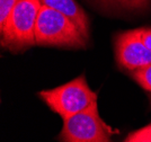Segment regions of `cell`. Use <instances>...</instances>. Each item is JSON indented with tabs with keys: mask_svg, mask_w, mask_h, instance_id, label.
<instances>
[{
	"mask_svg": "<svg viewBox=\"0 0 151 142\" xmlns=\"http://www.w3.org/2000/svg\"><path fill=\"white\" fill-rule=\"evenodd\" d=\"M42 5L53 8L71 19L79 28L82 36L89 38V20L85 10L75 0H40Z\"/></svg>",
	"mask_w": 151,
	"mask_h": 142,
	"instance_id": "cell-6",
	"label": "cell"
},
{
	"mask_svg": "<svg viewBox=\"0 0 151 142\" xmlns=\"http://www.w3.org/2000/svg\"><path fill=\"white\" fill-rule=\"evenodd\" d=\"M60 142H112L111 130L101 120L98 104L63 120Z\"/></svg>",
	"mask_w": 151,
	"mask_h": 142,
	"instance_id": "cell-4",
	"label": "cell"
},
{
	"mask_svg": "<svg viewBox=\"0 0 151 142\" xmlns=\"http://www.w3.org/2000/svg\"><path fill=\"white\" fill-rule=\"evenodd\" d=\"M139 38L143 42L145 46L151 51V28L150 27H143L135 30Z\"/></svg>",
	"mask_w": 151,
	"mask_h": 142,
	"instance_id": "cell-11",
	"label": "cell"
},
{
	"mask_svg": "<svg viewBox=\"0 0 151 142\" xmlns=\"http://www.w3.org/2000/svg\"><path fill=\"white\" fill-rule=\"evenodd\" d=\"M38 96L51 111L57 113L63 120L87 111L89 107L97 104L98 98L97 94L88 86L83 74L62 86L41 90Z\"/></svg>",
	"mask_w": 151,
	"mask_h": 142,
	"instance_id": "cell-3",
	"label": "cell"
},
{
	"mask_svg": "<svg viewBox=\"0 0 151 142\" xmlns=\"http://www.w3.org/2000/svg\"><path fill=\"white\" fill-rule=\"evenodd\" d=\"M96 2L108 8H116L124 10H140L149 6L150 0H96Z\"/></svg>",
	"mask_w": 151,
	"mask_h": 142,
	"instance_id": "cell-7",
	"label": "cell"
},
{
	"mask_svg": "<svg viewBox=\"0 0 151 142\" xmlns=\"http://www.w3.org/2000/svg\"><path fill=\"white\" fill-rule=\"evenodd\" d=\"M40 0H20L0 27L1 44L13 53L22 52L36 45L35 30L40 9Z\"/></svg>",
	"mask_w": 151,
	"mask_h": 142,
	"instance_id": "cell-2",
	"label": "cell"
},
{
	"mask_svg": "<svg viewBox=\"0 0 151 142\" xmlns=\"http://www.w3.org/2000/svg\"><path fill=\"white\" fill-rule=\"evenodd\" d=\"M35 41L41 46L68 49H85L88 42L71 19L44 5L38 12Z\"/></svg>",
	"mask_w": 151,
	"mask_h": 142,
	"instance_id": "cell-1",
	"label": "cell"
},
{
	"mask_svg": "<svg viewBox=\"0 0 151 142\" xmlns=\"http://www.w3.org/2000/svg\"><path fill=\"white\" fill-rule=\"evenodd\" d=\"M20 0H0V27L6 23L9 15Z\"/></svg>",
	"mask_w": 151,
	"mask_h": 142,
	"instance_id": "cell-10",
	"label": "cell"
},
{
	"mask_svg": "<svg viewBox=\"0 0 151 142\" xmlns=\"http://www.w3.org/2000/svg\"><path fill=\"white\" fill-rule=\"evenodd\" d=\"M115 58L121 68L131 72L151 64V51L139 38L135 30L123 32L116 36Z\"/></svg>",
	"mask_w": 151,
	"mask_h": 142,
	"instance_id": "cell-5",
	"label": "cell"
},
{
	"mask_svg": "<svg viewBox=\"0 0 151 142\" xmlns=\"http://www.w3.org/2000/svg\"><path fill=\"white\" fill-rule=\"evenodd\" d=\"M131 74H132L133 79L137 81L145 92L151 93V64L145 68L133 71Z\"/></svg>",
	"mask_w": 151,
	"mask_h": 142,
	"instance_id": "cell-8",
	"label": "cell"
},
{
	"mask_svg": "<svg viewBox=\"0 0 151 142\" xmlns=\"http://www.w3.org/2000/svg\"><path fill=\"white\" fill-rule=\"evenodd\" d=\"M124 142H151V124L131 133Z\"/></svg>",
	"mask_w": 151,
	"mask_h": 142,
	"instance_id": "cell-9",
	"label": "cell"
}]
</instances>
